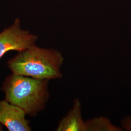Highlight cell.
Here are the masks:
<instances>
[{
  "instance_id": "1",
  "label": "cell",
  "mask_w": 131,
  "mask_h": 131,
  "mask_svg": "<svg viewBox=\"0 0 131 131\" xmlns=\"http://www.w3.org/2000/svg\"><path fill=\"white\" fill-rule=\"evenodd\" d=\"M64 60L60 52L34 44L19 51L7 64L12 73L50 81L62 77L61 69Z\"/></svg>"
},
{
  "instance_id": "6",
  "label": "cell",
  "mask_w": 131,
  "mask_h": 131,
  "mask_svg": "<svg viewBox=\"0 0 131 131\" xmlns=\"http://www.w3.org/2000/svg\"><path fill=\"white\" fill-rule=\"evenodd\" d=\"M86 131H121L122 128L113 124L107 117H94L85 121Z\"/></svg>"
},
{
  "instance_id": "4",
  "label": "cell",
  "mask_w": 131,
  "mask_h": 131,
  "mask_svg": "<svg viewBox=\"0 0 131 131\" xmlns=\"http://www.w3.org/2000/svg\"><path fill=\"white\" fill-rule=\"evenodd\" d=\"M26 113L6 101H0V123L9 131H31Z\"/></svg>"
},
{
  "instance_id": "7",
  "label": "cell",
  "mask_w": 131,
  "mask_h": 131,
  "mask_svg": "<svg viewBox=\"0 0 131 131\" xmlns=\"http://www.w3.org/2000/svg\"><path fill=\"white\" fill-rule=\"evenodd\" d=\"M122 128L126 131H131V117H124L121 122Z\"/></svg>"
},
{
  "instance_id": "5",
  "label": "cell",
  "mask_w": 131,
  "mask_h": 131,
  "mask_svg": "<svg viewBox=\"0 0 131 131\" xmlns=\"http://www.w3.org/2000/svg\"><path fill=\"white\" fill-rule=\"evenodd\" d=\"M56 131H86L85 121L83 117L82 105L78 99H75L72 108L59 122Z\"/></svg>"
},
{
  "instance_id": "2",
  "label": "cell",
  "mask_w": 131,
  "mask_h": 131,
  "mask_svg": "<svg viewBox=\"0 0 131 131\" xmlns=\"http://www.w3.org/2000/svg\"><path fill=\"white\" fill-rule=\"evenodd\" d=\"M49 82L12 73L5 78L1 89L5 101L35 117L44 110L49 98Z\"/></svg>"
},
{
  "instance_id": "3",
  "label": "cell",
  "mask_w": 131,
  "mask_h": 131,
  "mask_svg": "<svg viewBox=\"0 0 131 131\" xmlns=\"http://www.w3.org/2000/svg\"><path fill=\"white\" fill-rule=\"evenodd\" d=\"M38 37L28 31L23 30L19 19H16L14 23L0 33V58L10 51H20L33 45Z\"/></svg>"
}]
</instances>
